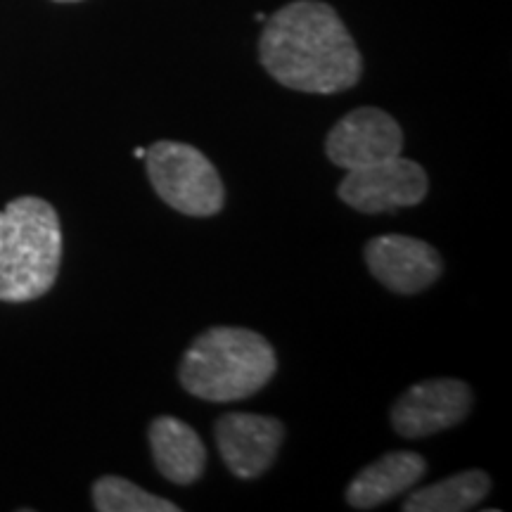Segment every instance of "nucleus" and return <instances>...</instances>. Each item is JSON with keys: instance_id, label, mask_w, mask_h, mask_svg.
<instances>
[{"instance_id": "nucleus-9", "label": "nucleus", "mask_w": 512, "mask_h": 512, "mask_svg": "<svg viewBox=\"0 0 512 512\" xmlns=\"http://www.w3.org/2000/svg\"><path fill=\"white\" fill-rule=\"evenodd\" d=\"M366 264L370 273L396 294L427 290L444 271L437 249L411 235H377L366 245Z\"/></svg>"}, {"instance_id": "nucleus-15", "label": "nucleus", "mask_w": 512, "mask_h": 512, "mask_svg": "<svg viewBox=\"0 0 512 512\" xmlns=\"http://www.w3.org/2000/svg\"><path fill=\"white\" fill-rule=\"evenodd\" d=\"M55 3H79V0H55Z\"/></svg>"}, {"instance_id": "nucleus-4", "label": "nucleus", "mask_w": 512, "mask_h": 512, "mask_svg": "<svg viewBox=\"0 0 512 512\" xmlns=\"http://www.w3.org/2000/svg\"><path fill=\"white\" fill-rule=\"evenodd\" d=\"M145 166L152 188L171 209L195 219H207L223 209L226 190L219 171L197 147L157 140L145 152Z\"/></svg>"}, {"instance_id": "nucleus-1", "label": "nucleus", "mask_w": 512, "mask_h": 512, "mask_svg": "<svg viewBox=\"0 0 512 512\" xmlns=\"http://www.w3.org/2000/svg\"><path fill=\"white\" fill-rule=\"evenodd\" d=\"M259 57L280 86L318 95L356 86L363 69L354 38L320 0H294L266 17Z\"/></svg>"}, {"instance_id": "nucleus-13", "label": "nucleus", "mask_w": 512, "mask_h": 512, "mask_svg": "<svg viewBox=\"0 0 512 512\" xmlns=\"http://www.w3.org/2000/svg\"><path fill=\"white\" fill-rule=\"evenodd\" d=\"M93 503L100 512H178V505L147 494L124 477H100L93 484Z\"/></svg>"}, {"instance_id": "nucleus-12", "label": "nucleus", "mask_w": 512, "mask_h": 512, "mask_svg": "<svg viewBox=\"0 0 512 512\" xmlns=\"http://www.w3.org/2000/svg\"><path fill=\"white\" fill-rule=\"evenodd\" d=\"M491 491V479L482 470H467L415 491L403 503L406 512H463L482 503Z\"/></svg>"}, {"instance_id": "nucleus-7", "label": "nucleus", "mask_w": 512, "mask_h": 512, "mask_svg": "<svg viewBox=\"0 0 512 512\" xmlns=\"http://www.w3.org/2000/svg\"><path fill=\"white\" fill-rule=\"evenodd\" d=\"M403 131L394 117L377 107H358L332 126L325 138V155L344 171L399 157Z\"/></svg>"}, {"instance_id": "nucleus-2", "label": "nucleus", "mask_w": 512, "mask_h": 512, "mask_svg": "<svg viewBox=\"0 0 512 512\" xmlns=\"http://www.w3.org/2000/svg\"><path fill=\"white\" fill-rule=\"evenodd\" d=\"M278 368L271 342L247 328H211L185 351L178 380L202 401H242L264 389Z\"/></svg>"}, {"instance_id": "nucleus-14", "label": "nucleus", "mask_w": 512, "mask_h": 512, "mask_svg": "<svg viewBox=\"0 0 512 512\" xmlns=\"http://www.w3.org/2000/svg\"><path fill=\"white\" fill-rule=\"evenodd\" d=\"M145 152L147 150H143V147H136V150H133V155H136L138 159H145Z\"/></svg>"}, {"instance_id": "nucleus-6", "label": "nucleus", "mask_w": 512, "mask_h": 512, "mask_svg": "<svg viewBox=\"0 0 512 512\" xmlns=\"http://www.w3.org/2000/svg\"><path fill=\"white\" fill-rule=\"evenodd\" d=\"M472 408V392L465 382L425 380L413 384L392 408V427L403 439H422L456 427Z\"/></svg>"}, {"instance_id": "nucleus-11", "label": "nucleus", "mask_w": 512, "mask_h": 512, "mask_svg": "<svg viewBox=\"0 0 512 512\" xmlns=\"http://www.w3.org/2000/svg\"><path fill=\"white\" fill-rule=\"evenodd\" d=\"M427 470V460L415 451H392L375 463L363 467L351 479L347 501L356 510H370L392 501L415 482H420Z\"/></svg>"}, {"instance_id": "nucleus-3", "label": "nucleus", "mask_w": 512, "mask_h": 512, "mask_svg": "<svg viewBox=\"0 0 512 512\" xmlns=\"http://www.w3.org/2000/svg\"><path fill=\"white\" fill-rule=\"evenodd\" d=\"M62 228L53 204L17 197L0 211V302H31L55 285Z\"/></svg>"}, {"instance_id": "nucleus-5", "label": "nucleus", "mask_w": 512, "mask_h": 512, "mask_svg": "<svg viewBox=\"0 0 512 512\" xmlns=\"http://www.w3.org/2000/svg\"><path fill=\"white\" fill-rule=\"evenodd\" d=\"M430 181L413 159L392 157L351 169L339 183L337 195L361 214H382L401 207H415L427 197Z\"/></svg>"}, {"instance_id": "nucleus-10", "label": "nucleus", "mask_w": 512, "mask_h": 512, "mask_svg": "<svg viewBox=\"0 0 512 512\" xmlns=\"http://www.w3.org/2000/svg\"><path fill=\"white\" fill-rule=\"evenodd\" d=\"M147 437L159 475L183 486L202 477L207 465V448L190 425L171 415H162L152 420Z\"/></svg>"}, {"instance_id": "nucleus-8", "label": "nucleus", "mask_w": 512, "mask_h": 512, "mask_svg": "<svg viewBox=\"0 0 512 512\" xmlns=\"http://www.w3.org/2000/svg\"><path fill=\"white\" fill-rule=\"evenodd\" d=\"M223 463L238 479L261 477L283 444V422L254 413H226L214 425Z\"/></svg>"}]
</instances>
